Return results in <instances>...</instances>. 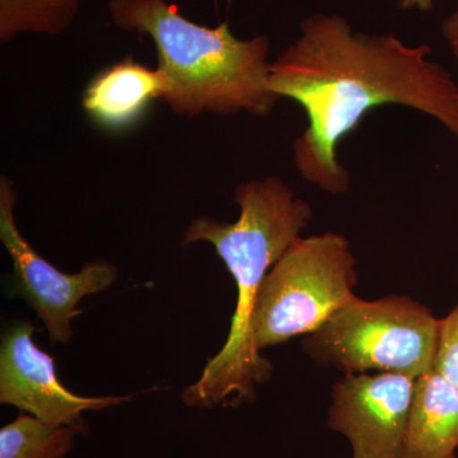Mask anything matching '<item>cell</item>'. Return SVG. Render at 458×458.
<instances>
[{"label": "cell", "mask_w": 458, "mask_h": 458, "mask_svg": "<svg viewBox=\"0 0 458 458\" xmlns=\"http://www.w3.org/2000/svg\"><path fill=\"white\" fill-rule=\"evenodd\" d=\"M432 54L394 33L354 31L336 14L304 18L297 38L271 60L269 78L276 95L306 113L292 147L298 174L327 194H346L352 177L340 143L387 105L427 114L458 140V83Z\"/></svg>", "instance_id": "6da1fadb"}, {"label": "cell", "mask_w": 458, "mask_h": 458, "mask_svg": "<svg viewBox=\"0 0 458 458\" xmlns=\"http://www.w3.org/2000/svg\"><path fill=\"white\" fill-rule=\"evenodd\" d=\"M234 201L240 208L236 222L201 216L183 233L182 245L210 243L237 286L236 310L225 345L208 360L198 381L183 390V403L191 408L251 403L256 386L269 381L273 367L252 337L256 301L271 267L302 236L313 216L309 201L278 176L240 183Z\"/></svg>", "instance_id": "7a4b0ae2"}, {"label": "cell", "mask_w": 458, "mask_h": 458, "mask_svg": "<svg viewBox=\"0 0 458 458\" xmlns=\"http://www.w3.org/2000/svg\"><path fill=\"white\" fill-rule=\"evenodd\" d=\"M117 29L150 36L165 102L174 114L269 116L282 98L269 86V38H238L228 21L198 25L167 0H108Z\"/></svg>", "instance_id": "3957f363"}, {"label": "cell", "mask_w": 458, "mask_h": 458, "mask_svg": "<svg viewBox=\"0 0 458 458\" xmlns=\"http://www.w3.org/2000/svg\"><path fill=\"white\" fill-rule=\"evenodd\" d=\"M439 321L409 295L367 301L355 295L324 327L304 336L303 352L344 375L399 373L417 378L433 369Z\"/></svg>", "instance_id": "277c9868"}, {"label": "cell", "mask_w": 458, "mask_h": 458, "mask_svg": "<svg viewBox=\"0 0 458 458\" xmlns=\"http://www.w3.org/2000/svg\"><path fill=\"white\" fill-rule=\"evenodd\" d=\"M357 259L336 232L301 236L262 283L252 318L259 352L307 336L355 297Z\"/></svg>", "instance_id": "5b68a950"}, {"label": "cell", "mask_w": 458, "mask_h": 458, "mask_svg": "<svg viewBox=\"0 0 458 458\" xmlns=\"http://www.w3.org/2000/svg\"><path fill=\"white\" fill-rule=\"evenodd\" d=\"M17 191L7 176L0 177V241L13 262L14 285L35 310L51 343L68 344L72 321L81 315L78 304L87 295L114 284L117 269L107 261L84 265L80 273H63L44 258L21 233L16 222Z\"/></svg>", "instance_id": "8992f818"}, {"label": "cell", "mask_w": 458, "mask_h": 458, "mask_svg": "<svg viewBox=\"0 0 458 458\" xmlns=\"http://www.w3.org/2000/svg\"><path fill=\"white\" fill-rule=\"evenodd\" d=\"M414 386L415 378L399 373L337 379L327 426L345 437L351 458H403Z\"/></svg>", "instance_id": "52a82bcc"}, {"label": "cell", "mask_w": 458, "mask_h": 458, "mask_svg": "<svg viewBox=\"0 0 458 458\" xmlns=\"http://www.w3.org/2000/svg\"><path fill=\"white\" fill-rule=\"evenodd\" d=\"M30 321L13 325L0 349V403L16 406L45 423L86 432L83 412L122 405L129 396H78L60 382L55 361L32 339Z\"/></svg>", "instance_id": "ba28073f"}, {"label": "cell", "mask_w": 458, "mask_h": 458, "mask_svg": "<svg viewBox=\"0 0 458 458\" xmlns=\"http://www.w3.org/2000/svg\"><path fill=\"white\" fill-rule=\"evenodd\" d=\"M164 78L129 55L99 72L84 89L82 107L99 128L125 131L164 98Z\"/></svg>", "instance_id": "9c48e42d"}, {"label": "cell", "mask_w": 458, "mask_h": 458, "mask_svg": "<svg viewBox=\"0 0 458 458\" xmlns=\"http://www.w3.org/2000/svg\"><path fill=\"white\" fill-rule=\"evenodd\" d=\"M458 387L436 369L415 378L403 458H456Z\"/></svg>", "instance_id": "30bf717a"}, {"label": "cell", "mask_w": 458, "mask_h": 458, "mask_svg": "<svg viewBox=\"0 0 458 458\" xmlns=\"http://www.w3.org/2000/svg\"><path fill=\"white\" fill-rule=\"evenodd\" d=\"M83 0H0V42L22 33L60 35L80 13Z\"/></svg>", "instance_id": "8fae6325"}, {"label": "cell", "mask_w": 458, "mask_h": 458, "mask_svg": "<svg viewBox=\"0 0 458 458\" xmlns=\"http://www.w3.org/2000/svg\"><path fill=\"white\" fill-rule=\"evenodd\" d=\"M78 433L21 414L0 429V458H63L73 448Z\"/></svg>", "instance_id": "7c38bea8"}, {"label": "cell", "mask_w": 458, "mask_h": 458, "mask_svg": "<svg viewBox=\"0 0 458 458\" xmlns=\"http://www.w3.org/2000/svg\"><path fill=\"white\" fill-rule=\"evenodd\" d=\"M433 367L458 387V303L439 321Z\"/></svg>", "instance_id": "4fadbf2b"}, {"label": "cell", "mask_w": 458, "mask_h": 458, "mask_svg": "<svg viewBox=\"0 0 458 458\" xmlns=\"http://www.w3.org/2000/svg\"><path fill=\"white\" fill-rule=\"evenodd\" d=\"M442 35L450 47L452 55L458 63V3L450 16L445 17L442 23Z\"/></svg>", "instance_id": "5bb4252c"}, {"label": "cell", "mask_w": 458, "mask_h": 458, "mask_svg": "<svg viewBox=\"0 0 458 458\" xmlns=\"http://www.w3.org/2000/svg\"><path fill=\"white\" fill-rule=\"evenodd\" d=\"M437 0H397V7L403 11L429 12Z\"/></svg>", "instance_id": "9a60e30c"}]
</instances>
